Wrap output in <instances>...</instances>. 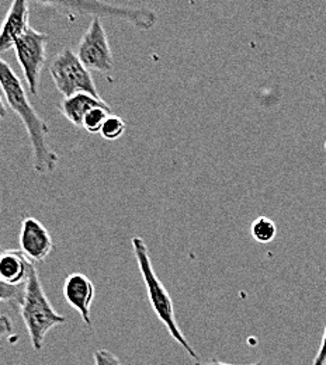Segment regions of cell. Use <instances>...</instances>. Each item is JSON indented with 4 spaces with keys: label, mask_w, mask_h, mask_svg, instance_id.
<instances>
[{
    "label": "cell",
    "mask_w": 326,
    "mask_h": 365,
    "mask_svg": "<svg viewBox=\"0 0 326 365\" xmlns=\"http://www.w3.org/2000/svg\"><path fill=\"white\" fill-rule=\"evenodd\" d=\"M0 89L9 107L26 127L33 150V168L39 175L52 173L59 162L58 153L48 142L49 125L31 106L20 78L11 66L0 58Z\"/></svg>",
    "instance_id": "6da1fadb"
},
{
    "label": "cell",
    "mask_w": 326,
    "mask_h": 365,
    "mask_svg": "<svg viewBox=\"0 0 326 365\" xmlns=\"http://www.w3.org/2000/svg\"><path fill=\"white\" fill-rule=\"evenodd\" d=\"M131 243H133L134 256H136V260H137V264L140 269L141 277L145 284L148 299H149V304H151L156 318L163 323V326L166 327L169 334L175 339V341L178 344H180V347L186 351L187 354L191 359H194L195 361H198L200 360L198 354L191 347L186 336L183 334V331L180 330V327L178 324L173 301H172L166 287L162 284V281L155 273L145 240L140 236H134L131 239Z\"/></svg>",
    "instance_id": "7a4b0ae2"
},
{
    "label": "cell",
    "mask_w": 326,
    "mask_h": 365,
    "mask_svg": "<svg viewBox=\"0 0 326 365\" xmlns=\"http://www.w3.org/2000/svg\"><path fill=\"white\" fill-rule=\"evenodd\" d=\"M19 309L30 336L31 346L36 351L43 350L48 331L52 327L66 322V318L58 314L49 302L34 263L30 267L29 278L24 285L23 301Z\"/></svg>",
    "instance_id": "3957f363"
},
{
    "label": "cell",
    "mask_w": 326,
    "mask_h": 365,
    "mask_svg": "<svg viewBox=\"0 0 326 365\" xmlns=\"http://www.w3.org/2000/svg\"><path fill=\"white\" fill-rule=\"evenodd\" d=\"M34 3L54 9L69 19L75 17H104L128 23L134 29L146 31L158 23V14L152 9L116 6L103 0H33Z\"/></svg>",
    "instance_id": "277c9868"
},
{
    "label": "cell",
    "mask_w": 326,
    "mask_h": 365,
    "mask_svg": "<svg viewBox=\"0 0 326 365\" xmlns=\"http://www.w3.org/2000/svg\"><path fill=\"white\" fill-rule=\"evenodd\" d=\"M49 75L55 88L63 94V97L76 93H89L94 97H100L91 71L69 46L62 48V51L55 55L49 65Z\"/></svg>",
    "instance_id": "5b68a950"
},
{
    "label": "cell",
    "mask_w": 326,
    "mask_h": 365,
    "mask_svg": "<svg viewBox=\"0 0 326 365\" xmlns=\"http://www.w3.org/2000/svg\"><path fill=\"white\" fill-rule=\"evenodd\" d=\"M47 34L30 27L13 46L31 96H39L40 78L47 61Z\"/></svg>",
    "instance_id": "8992f818"
},
{
    "label": "cell",
    "mask_w": 326,
    "mask_h": 365,
    "mask_svg": "<svg viewBox=\"0 0 326 365\" xmlns=\"http://www.w3.org/2000/svg\"><path fill=\"white\" fill-rule=\"evenodd\" d=\"M76 55L89 71H96L104 75L113 72V52L100 17L92 19L89 29L78 44Z\"/></svg>",
    "instance_id": "52a82bcc"
},
{
    "label": "cell",
    "mask_w": 326,
    "mask_h": 365,
    "mask_svg": "<svg viewBox=\"0 0 326 365\" xmlns=\"http://www.w3.org/2000/svg\"><path fill=\"white\" fill-rule=\"evenodd\" d=\"M20 250L34 263L46 260L54 249V240L48 229L36 218L27 217L20 228Z\"/></svg>",
    "instance_id": "ba28073f"
},
{
    "label": "cell",
    "mask_w": 326,
    "mask_h": 365,
    "mask_svg": "<svg viewBox=\"0 0 326 365\" xmlns=\"http://www.w3.org/2000/svg\"><path fill=\"white\" fill-rule=\"evenodd\" d=\"M94 295V284L89 277L82 273H73L66 277L63 282V298L82 317L83 323L91 329V308Z\"/></svg>",
    "instance_id": "9c48e42d"
},
{
    "label": "cell",
    "mask_w": 326,
    "mask_h": 365,
    "mask_svg": "<svg viewBox=\"0 0 326 365\" xmlns=\"http://www.w3.org/2000/svg\"><path fill=\"white\" fill-rule=\"evenodd\" d=\"M30 0H13L0 27V52L13 48L30 29Z\"/></svg>",
    "instance_id": "30bf717a"
},
{
    "label": "cell",
    "mask_w": 326,
    "mask_h": 365,
    "mask_svg": "<svg viewBox=\"0 0 326 365\" xmlns=\"http://www.w3.org/2000/svg\"><path fill=\"white\" fill-rule=\"evenodd\" d=\"M97 107H110L101 97H94L89 93H76L69 97H63L59 103V111L63 117L78 128H83V120L89 111Z\"/></svg>",
    "instance_id": "8fae6325"
},
{
    "label": "cell",
    "mask_w": 326,
    "mask_h": 365,
    "mask_svg": "<svg viewBox=\"0 0 326 365\" xmlns=\"http://www.w3.org/2000/svg\"><path fill=\"white\" fill-rule=\"evenodd\" d=\"M33 262L21 250L0 252V281L9 285H24Z\"/></svg>",
    "instance_id": "7c38bea8"
},
{
    "label": "cell",
    "mask_w": 326,
    "mask_h": 365,
    "mask_svg": "<svg viewBox=\"0 0 326 365\" xmlns=\"http://www.w3.org/2000/svg\"><path fill=\"white\" fill-rule=\"evenodd\" d=\"M250 233L256 242L266 245V243H270L275 240V237L277 235V227L273 220H270L268 217H259L253 221V224L250 227Z\"/></svg>",
    "instance_id": "4fadbf2b"
},
{
    "label": "cell",
    "mask_w": 326,
    "mask_h": 365,
    "mask_svg": "<svg viewBox=\"0 0 326 365\" xmlns=\"http://www.w3.org/2000/svg\"><path fill=\"white\" fill-rule=\"evenodd\" d=\"M111 113L110 107H97L93 108L92 111L88 113V115L83 120V128L89 133V134H98L101 131L103 124L106 123V120L108 118Z\"/></svg>",
    "instance_id": "5bb4252c"
},
{
    "label": "cell",
    "mask_w": 326,
    "mask_h": 365,
    "mask_svg": "<svg viewBox=\"0 0 326 365\" xmlns=\"http://www.w3.org/2000/svg\"><path fill=\"white\" fill-rule=\"evenodd\" d=\"M24 285H9L0 281V302L20 308L24 295Z\"/></svg>",
    "instance_id": "9a60e30c"
},
{
    "label": "cell",
    "mask_w": 326,
    "mask_h": 365,
    "mask_svg": "<svg viewBox=\"0 0 326 365\" xmlns=\"http://www.w3.org/2000/svg\"><path fill=\"white\" fill-rule=\"evenodd\" d=\"M126 133V123L118 115H108L106 123L101 127V137L107 140H117Z\"/></svg>",
    "instance_id": "2e32d148"
},
{
    "label": "cell",
    "mask_w": 326,
    "mask_h": 365,
    "mask_svg": "<svg viewBox=\"0 0 326 365\" xmlns=\"http://www.w3.org/2000/svg\"><path fill=\"white\" fill-rule=\"evenodd\" d=\"M94 365H123L120 359L108 350H96L93 354Z\"/></svg>",
    "instance_id": "e0dca14e"
},
{
    "label": "cell",
    "mask_w": 326,
    "mask_h": 365,
    "mask_svg": "<svg viewBox=\"0 0 326 365\" xmlns=\"http://www.w3.org/2000/svg\"><path fill=\"white\" fill-rule=\"evenodd\" d=\"M13 331V323L10 318L4 314H0V339L10 334Z\"/></svg>",
    "instance_id": "ac0fdd59"
},
{
    "label": "cell",
    "mask_w": 326,
    "mask_h": 365,
    "mask_svg": "<svg viewBox=\"0 0 326 365\" xmlns=\"http://www.w3.org/2000/svg\"><path fill=\"white\" fill-rule=\"evenodd\" d=\"M314 365H326V326L322 340H321V346L320 350L314 359Z\"/></svg>",
    "instance_id": "d6986e66"
},
{
    "label": "cell",
    "mask_w": 326,
    "mask_h": 365,
    "mask_svg": "<svg viewBox=\"0 0 326 365\" xmlns=\"http://www.w3.org/2000/svg\"><path fill=\"white\" fill-rule=\"evenodd\" d=\"M195 365H236V364H227V363H223V361H218V360H211L208 363H204V364H195ZM245 365H263V361H258V363H252V364Z\"/></svg>",
    "instance_id": "ffe728a7"
},
{
    "label": "cell",
    "mask_w": 326,
    "mask_h": 365,
    "mask_svg": "<svg viewBox=\"0 0 326 365\" xmlns=\"http://www.w3.org/2000/svg\"><path fill=\"white\" fill-rule=\"evenodd\" d=\"M7 117V108L1 100V96H0V120H4Z\"/></svg>",
    "instance_id": "44dd1931"
},
{
    "label": "cell",
    "mask_w": 326,
    "mask_h": 365,
    "mask_svg": "<svg viewBox=\"0 0 326 365\" xmlns=\"http://www.w3.org/2000/svg\"><path fill=\"white\" fill-rule=\"evenodd\" d=\"M0 200H1V198H0ZM0 252H1V247H0Z\"/></svg>",
    "instance_id": "7402d4cb"
},
{
    "label": "cell",
    "mask_w": 326,
    "mask_h": 365,
    "mask_svg": "<svg viewBox=\"0 0 326 365\" xmlns=\"http://www.w3.org/2000/svg\"><path fill=\"white\" fill-rule=\"evenodd\" d=\"M0 3H1V0H0Z\"/></svg>",
    "instance_id": "603a6c76"
}]
</instances>
